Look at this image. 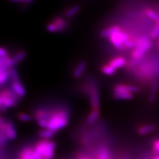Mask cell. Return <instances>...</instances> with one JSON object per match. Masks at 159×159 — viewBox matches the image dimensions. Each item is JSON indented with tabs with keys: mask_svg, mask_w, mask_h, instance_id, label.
Returning a JSON list of instances; mask_svg holds the SVG:
<instances>
[{
	"mask_svg": "<svg viewBox=\"0 0 159 159\" xmlns=\"http://www.w3.org/2000/svg\"><path fill=\"white\" fill-rule=\"evenodd\" d=\"M44 116L37 121L43 129H48L54 132L61 130L67 126L69 122V112L66 109L44 108Z\"/></svg>",
	"mask_w": 159,
	"mask_h": 159,
	"instance_id": "1",
	"label": "cell"
},
{
	"mask_svg": "<svg viewBox=\"0 0 159 159\" xmlns=\"http://www.w3.org/2000/svg\"><path fill=\"white\" fill-rule=\"evenodd\" d=\"M55 143L50 140L39 141L34 148V157L35 159H53L55 151Z\"/></svg>",
	"mask_w": 159,
	"mask_h": 159,
	"instance_id": "2",
	"label": "cell"
},
{
	"mask_svg": "<svg viewBox=\"0 0 159 159\" xmlns=\"http://www.w3.org/2000/svg\"><path fill=\"white\" fill-rule=\"evenodd\" d=\"M19 99L11 88L3 89L0 93V107L2 111H6L9 108L16 107Z\"/></svg>",
	"mask_w": 159,
	"mask_h": 159,
	"instance_id": "3",
	"label": "cell"
},
{
	"mask_svg": "<svg viewBox=\"0 0 159 159\" xmlns=\"http://www.w3.org/2000/svg\"><path fill=\"white\" fill-rule=\"evenodd\" d=\"M84 89L89 97L92 109H99L100 105V93L97 84L93 82H89L85 84Z\"/></svg>",
	"mask_w": 159,
	"mask_h": 159,
	"instance_id": "4",
	"label": "cell"
},
{
	"mask_svg": "<svg viewBox=\"0 0 159 159\" xmlns=\"http://www.w3.org/2000/svg\"><path fill=\"white\" fill-rule=\"evenodd\" d=\"M10 72V80H11V90L21 99L26 95V89L23 84L20 80L19 74L17 70L11 68L9 70Z\"/></svg>",
	"mask_w": 159,
	"mask_h": 159,
	"instance_id": "5",
	"label": "cell"
},
{
	"mask_svg": "<svg viewBox=\"0 0 159 159\" xmlns=\"http://www.w3.org/2000/svg\"><path fill=\"white\" fill-rule=\"evenodd\" d=\"M0 133L6 137L8 141H11L17 137V130L14 123L10 120L1 118L0 122Z\"/></svg>",
	"mask_w": 159,
	"mask_h": 159,
	"instance_id": "6",
	"label": "cell"
},
{
	"mask_svg": "<svg viewBox=\"0 0 159 159\" xmlns=\"http://www.w3.org/2000/svg\"><path fill=\"white\" fill-rule=\"evenodd\" d=\"M130 38L131 37L127 32L123 31L122 30H121L120 31L113 34L108 39L109 41L115 47V48L118 49L119 51H123L125 50V47H124V43Z\"/></svg>",
	"mask_w": 159,
	"mask_h": 159,
	"instance_id": "7",
	"label": "cell"
},
{
	"mask_svg": "<svg viewBox=\"0 0 159 159\" xmlns=\"http://www.w3.org/2000/svg\"><path fill=\"white\" fill-rule=\"evenodd\" d=\"M68 27V23L65 19L62 17H56L47 25L46 29L49 33H55L64 31Z\"/></svg>",
	"mask_w": 159,
	"mask_h": 159,
	"instance_id": "8",
	"label": "cell"
},
{
	"mask_svg": "<svg viewBox=\"0 0 159 159\" xmlns=\"http://www.w3.org/2000/svg\"><path fill=\"white\" fill-rule=\"evenodd\" d=\"M152 47V43L151 40H148L147 42L143 43L139 46L136 47L133 49V51L131 53V58L132 60L135 61H139L141 60L148 51H150Z\"/></svg>",
	"mask_w": 159,
	"mask_h": 159,
	"instance_id": "9",
	"label": "cell"
},
{
	"mask_svg": "<svg viewBox=\"0 0 159 159\" xmlns=\"http://www.w3.org/2000/svg\"><path fill=\"white\" fill-rule=\"evenodd\" d=\"M140 88L138 86L133 85H128V84H119L113 87V92H129L131 93H135L140 92Z\"/></svg>",
	"mask_w": 159,
	"mask_h": 159,
	"instance_id": "10",
	"label": "cell"
},
{
	"mask_svg": "<svg viewBox=\"0 0 159 159\" xmlns=\"http://www.w3.org/2000/svg\"><path fill=\"white\" fill-rule=\"evenodd\" d=\"M96 159H111V152L105 145H99L96 150Z\"/></svg>",
	"mask_w": 159,
	"mask_h": 159,
	"instance_id": "11",
	"label": "cell"
},
{
	"mask_svg": "<svg viewBox=\"0 0 159 159\" xmlns=\"http://www.w3.org/2000/svg\"><path fill=\"white\" fill-rule=\"evenodd\" d=\"M108 64L117 70L126 66L127 64V59L124 57H117L110 60Z\"/></svg>",
	"mask_w": 159,
	"mask_h": 159,
	"instance_id": "12",
	"label": "cell"
},
{
	"mask_svg": "<svg viewBox=\"0 0 159 159\" xmlns=\"http://www.w3.org/2000/svg\"><path fill=\"white\" fill-rule=\"evenodd\" d=\"M86 66H87V64L85 61H80L73 71L72 75L74 78H75L76 79L81 78L82 76L83 75L84 71H85Z\"/></svg>",
	"mask_w": 159,
	"mask_h": 159,
	"instance_id": "13",
	"label": "cell"
},
{
	"mask_svg": "<svg viewBox=\"0 0 159 159\" xmlns=\"http://www.w3.org/2000/svg\"><path fill=\"white\" fill-rule=\"evenodd\" d=\"M19 159H35L34 157V148L27 146L22 148L19 153Z\"/></svg>",
	"mask_w": 159,
	"mask_h": 159,
	"instance_id": "14",
	"label": "cell"
},
{
	"mask_svg": "<svg viewBox=\"0 0 159 159\" xmlns=\"http://www.w3.org/2000/svg\"><path fill=\"white\" fill-rule=\"evenodd\" d=\"M121 28L117 25H113L108 28L104 29L100 32V36L102 38H109L113 34L121 31Z\"/></svg>",
	"mask_w": 159,
	"mask_h": 159,
	"instance_id": "15",
	"label": "cell"
},
{
	"mask_svg": "<svg viewBox=\"0 0 159 159\" xmlns=\"http://www.w3.org/2000/svg\"><path fill=\"white\" fill-rule=\"evenodd\" d=\"M156 129L155 126L152 124H145L139 126L137 129V133L140 135H146L153 132Z\"/></svg>",
	"mask_w": 159,
	"mask_h": 159,
	"instance_id": "16",
	"label": "cell"
},
{
	"mask_svg": "<svg viewBox=\"0 0 159 159\" xmlns=\"http://www.w3.org/2000/svg\"><path fill=\"white\" fill-rule=\"evenodd\" d=\"M158 87L159 86L157 82H152L151 83V90L148 96V102L151 103H154L156 100L158 91Z\"/></svg>",
	"mask_w": 159,
	"mask_h": 159,
	"instance_id": "17",
	"label": "cell"
},
{
	"mask_svg": "<svg viewBox=\"0 0 159 159\" xmlns=\"http://www.w3.org/2000/svg\"><path fill=\"white\" fill-rule=\"evenodd\" d=\"M99 117V109H92V111L88 114L86 119V123L88 125L95 123Z\"/></svg>",
	"mask_w": 159,
	"mask_h": 159,
	"instance_id": "18",
	"label": "cell"
},
{
	"mask_svg": "<svg viewBox=\"0 0 159 159\" xmlns=\"http://www.w3.org/2000/svg\"><path fill=\"white\" fill-rule=\"evenodd\" d=\"M113 97L117 100H129L133 98V93L124 92H113Z\"/></svg>",
	"mask_w": 159,
	"mask_h": 159,
	"instance_id": "19",
	"label": "cell"
},
{
	"mask_svg": "<svg viewBox=\"0 0 159 159\" xmlns=\"http://www.w3.org/2000/svg\"><path fill=\"white\" fill-rule=\"evenodd\" d=\"M27 57V52L25 51H20L18 52L16 55H14L13 57L11 58V61L12 66H16L17 64L21 62Z\"/></svg>",
	"mask_w": 159,
	"mask_h": 159,
	"instance_id": "20",
	"label": "cell"
},
{
	"mask_svg": "<svg viewBox=\"0 0 159 159\" xmlns=\"http://www.w3.org/2000/svg\"><path fill=\"white\" fill-rule=\"evenodd\" d=\"M81 10V6L80 5H74V6L68 8L64 12V16L66 18H71L77 15Z\"/></svg>",
	"mask_w": 159,
	"mask_h": 159,
	"instance_id": "21",
	"label": "cell"
},
{
	"mask_svg": "<svg viewBox=\"0 0 159 159\" xmlns=\"http://www.w3.org/2000/svg\"><path fill=\"white\" fill-rule=\"evenodd\" d=\"M56 133L54 132L50 129H43V130L40 131L39 135V137L42 138L43 139H46V140H49L50 139H51Z\"/></svg>",
	"mask_w": 159,
	"mask_h": 159,
	"instance_id": "22",
	"label": "cell"
},
{
	"mask_svg": "<svg viewBox=\"0 0 159 159\" xmlns=\"http://www.w3.org/2000/svg\"><path fill=\"white\" fill-rule=\"evenodd\" d=\"M101 71L102 72L107 76H112L116 73V70L113 68L111 65H109V64H104V65L102 66L101 67Z\"/></svg>",
	"mask_w": 159,
	"mask_h": 159,
	"instance_id": "23",
	"label": "cell"
},
{
	"mask_svg": "<svg viewBox=\"0 0 159 159\" xmlns=\"http://www.w3.org/2000/svg\"><path fill=\"white\" fill-rule=\"evenodd\" d=\"M144 12H145L146 16L150 18L151 19L153 20V21H156L157 22L159 20V15L155 11H153L152 9L150 8H145L144 10Z\"/></svg>",
	"mask_w": 159,
	"mask_h": 159,
	"instance_id": "24",
	"label": "cell"
},
{
	"mask_svg": "<svg viewBox=\"0 0 159 159\" xmlns=\"http://www.w3.org/2000/svg\"><path fill=\"white\" fill-rule=\"evenodd\" d=\"M9 70H8L0 72V84H1L2 86H3L5 84H6V82L8 81V80H10Z\"/></svg>",
	"mask_w": 159,
	"mask_h": 159,
	"instance_id": "25",
	"label": "cell"
},
{
	"mask_svg": "<svg viewBox=\"0 0 159 159\" xmlns=\"http://www.w3.org/2000/svg\"><path fill=\"white\" fill-rule=\"evenodd\" d=\"M17 118L19 121L23 122L31 121L33 119V116L26 113H19L17 115Z\"/></svg>",
	"mask_w": 159,
	"mask_h": 159,
	"instance_id": "26",
	"label": "cell"
},
{
	"mask_svg": "<svg viewBox=\"0 0 159 159\" xmlns=\"http://www.w3.org/2000/svg\"><path fill=\"white\" fill-rule=\"evenodd\" d=\"M151 37L152 39H157L159 37V23H157L155 26L154 27L151 33Z\"/></svg>",
	"mask_w": 159,
	"mask_h": 159,
	"instance_id": "27",
	"label": "cell"
},
{
	"mask_svg": "<svg viewBox=\"0 0 159 159\" xmlns=\"http://www.w3.org/2000/svg\"><path fill=\"white\" fill-rule=\"evenodd\" d=\"M152 148L153 152L156 155H159V139H156L152 144Z\"/></svg>",
	"mask_w": 159,
	"mask_h": 159,
	"instance_id": "28",
	"label": "cell"
},
{
	"mask_svg": "<svg viewBox=\"0 0 159 159\" xmlns=\"http://www.w3.org/2000/svg\"><path fill=\"white\" fill-rule=\"evenodd\" d=\"M6 57H9V53L6 48L2 47L1 49H0V58Z\"/></svg>",
	"mask_w": 159,
	"mask_h": 159,
	"instance_id": "29",
	"label": "cell"
},
{
	"mask_svg": "<svg viewBox=\"0 0 159 159\" xmlns=\"http://www.w3.org/2000/svg\"><path fill=\"white\" fill-rule=\"evenodd\" d=\"M11 2H14V3H19V2H25V3H32L34 0H9Z\"/></svg>",
	"mask_w": 159,
	"mask_h": 159,
	"instance_id": "30",
	"label": "cell"
},
{
	"mask_svg": "<svg viewBox=\"0 0 159 159\" xmlns=\"http://www.w3.org/2000/svg\"><path fill=\"white\" fill-rule=\"evenodd\" d=\"M76 159H92L90 157H89L85 154H79V155L76 157Z\"/></svg>",
	"mask_w": 159,
	"mask_h": 159,
	"instance_id": "31",
	"label": "cell"
},
{
	"mask_svg": "<svg viewBox=\"0 0 159 159\" xmlns=\"http://www.w3.org/2000/svg\"><path fill=\"white\" fill-rule=\"evenodd\" d=\"M151 159H159V155L154 156L152 158H151Z\"/></svg>",
	"mask_w": 159,
	"mask_h": 159,
	"instance_id": "32",
	"label": "cell"
},
{
	"mask_svg": "<svg viewBox=\"0 0 159 159\" xmlns=\"http://www.w3.org/2000/svg\"><path fill=\"white\" fill-rule=\"evenodd\" d=\"M157 22H158V23H159V20H158V21H157Z\"/></svg>",
	"mask_w": 159,
	"mask_h": 159,
	"instance_id": "33",
	"label": "cell"
}]
</instances>
